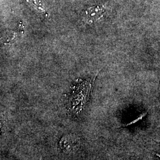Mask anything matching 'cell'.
I'll return each instance as SVG.
<instances>
[{
  "label": "cell",
  "instance_id": "7a4b0ae2",
  "mask_svg": "<svg viewBox=\"0 0 160 160\" xmlns=\"http://www.w3.org/2000/svg\"><path fill=\"white\" fill-rule=\"evenodd\" d=\"M59 145L64 152L70 153L74 152L78 148L79 139L74 135H66L61 138Z\"/></svg>",
  "mask_w": 160,
  "mask_h": 160
},
{
  "label": "cell",
  "instance_id": "6da1fadb",
  "mask_svg": "<svg viewBox=\"0 0 160 160\" xmlns=\"http://www.w3.org/2000/svg\"><path fill=\"white\" fill-rule=\"evenodd\" d=\"M94 78H80L74 82L67 97V107L70 114H80L88 101L92 89Z\"/></svg>",
  "mask_w": 160,
  "mask_h": 160
},
{
  "label": "cell",
  "instance_id": "3957f363",
  "mask_svg": "<svg viewBox=\"0 0 160 160\" xmlns=\"http://www.w3.org/2000/svg\"><path fill=\"white\" fill-rule=\"evenodd\" d=\"M156 155H157V157H158L160 158V154H156Z\"/></svg>",
  "mask_w": 160,
  "mask_h": 160
}]
</instances>
